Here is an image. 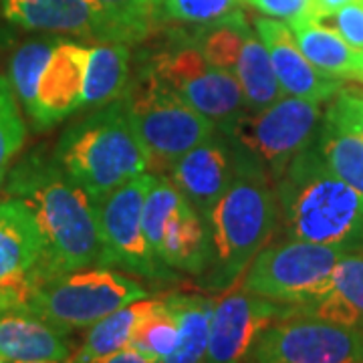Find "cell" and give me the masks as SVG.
<instances>
[{
    "instance_id": "11",
    "label": "cell",
    "mask_w": 363,
    "mask_h": 363,
    "mask_svg": "<svg viewBox=\"0 0 363 363\" xmlns=\"http://www.w3.org/2000/svg\"><path fill=\"white\" fill-rule=\"evenodd\" d=\"M152 182L154 174L145 172L123 184L95 204V214L104 242L105 267H117L143 279L162 281L172 277V272L154 255L142 224L143 200Z\"/></svg>"
},
{
    "instance_id": "6",
    "label": "cell",
    "mask_w": 363,
    "mask_h": 363,
    "mask_svg": "<svg viewBox=\"0 0 363 363\" xmlns=\"http://www.w3.org/2000/svg\"><path fill=\"white\" fill-rule=\"evenodd\" d=\"M135 130L150 154V169H168L172 162L210 140L218 125L180 101L143 69L133 85H128Z\"/></svg>"
},
{
    "instance_id": "9",
    "label": "cell",
    "mask_w": 363,
    "mask_h": 363,
    "mask_svg": "<svg viewBox=\"0 0 363 363\" xmlns=\"http://www.w3.org/2000/svg\"><path fill=\"white\" fill-rule=\"evenodd\" d=\"M145 69L162 87L220 128L242 111L245 93L238 81L212 65L198 47L160 52Z\"/></svg>"
},
{
    "instance_id": "12",
    "label": "cell",
    "mask_w": 363,
    "mask_h": 363,
    "mask_svg": "<svg viewBox=\"0 0 363 363\" xmlns=\"http://www.w3.org/2000/svg\"><path fill=\"white\" fill-rule=\"evenodd\" d=\"M212 65L230 73L245 93V105L252 111L269 107L285 93L272 71L267 47L252 33L245 16L234 13L212 26L198 47Z\"/></svg>"
},
{
    "instance_id": "27",
    "label": "cell",
    "mask_w": 363,
    "mask_h": 363,
    "mask_svg": "<svg viewBox=\"0 0 363 363\" xmlns=\"http://www.w3.org/2000/svg\"><path fill=\"white\" fill-rule=\"evenodd\" d=\"M59 39H37L28 40L23 47H18L11 59V73L9 81L13 85L14 95L21 107L25 109L26 117L30 116L35 107L37 87L43 75V69L51 59L52 49L57 47Z\"/></svg>"
},
{
    "instance_id": "31",
    "label": "cell",
    "mask_w": 363,
    "mask_h": 363,
    "mask_svg": "<svg viewBox=\"0 0 363 363\" xmlns=\"http://www.w3.org/2000/svg\"><path fill=\"white\" fill-rule=\"evenodd\" d=\"M240 0H160L164 16L192 25H216L233 16Z\"/></svg>"
},
{
    "instance_id": "38",
    "label": "cell",
    "mask_w": 363,
    "mask_h": 363,
    "mask_svg": "<svg viewBox=\"0 0 363 363\" xmlns=\"http://www.w3.org/2000/svg\"><path fill=\"white\" fill-rule=\"evenodd\" d=\"M18 363H71V362H18Z\"/></svg>"
},
{
    "instance_id": "28",
    "label": "cell",
    "mask_w": 363,
    "mask_h": 363,
    "mask_svg": "<svg viewBox=\"0 0 363 363\" xmlns=\"http://www.w3.org/2000/svg\"><path fill=\"white\" fill-rule=\"evenodd\" d=\"M180 339V329L176 317L169 313L164 298H154L152 309L143 315V319L135 329L131 347L142 351L143 355L164 363L174 353Z\"/></svg>"
},
{
    "instance_id": "2",
    "label": "cell",
    "mask_w": 363,
    "mask_h": 363,
    "mask_svg": "<svg viewBox=\"0 0 363 363\" xmlns=\"http://www.w3.org/2000/svg\"><path fill=\"white\" fill-rule=\"evenodd\" d=\"M234 145L236 172L228 192L208 214L210 267L204 283L214 291L233 289L271 240L279 218L271 176L255 157Z\"/></svg>"
},
{
    "instance_id": "34",
    "label": "cell",
    "mask_w": 363,
    "mask_h": 363,
    "mask_svg": "<svg viewBox=\"0 0 363 363\" xmlns=\"http://www.w3.org/2000/svg\"><path fill=\"white\" fill-rule=\"evenodd\" d=\"M317 21H331V28L337 30L351 47L363 51V0L347 4L339 9L337 13L317 18Z\"/></svg>"
},
{
    "instance_id": "21",
    "label": "cell",
    "mask_w": 363,
    "mask_h": 363,
    "mask_svg": "<svg viewBox=\"0 0 363 363\" xmlns=\"http://www.w3.org/2000/svg\"><path fill=\"white\" fill-rule=\"evenodd\" d=\"M154 255L168 269L202 274L210 267V234L204 218L186 198L168 214Z\"/></svg>"
},
{
    "instance_id": "4",
    "label": "cell",
    "mask_w": 363,
    "mask_h": 363,
    "mask_svg": "<svg viewBox=\"0 0 363 363\" xmlns=\"http://www.w3.org/2000/svg\"><path fill=\"white\" fill-rule=\"evenodd\" d=\"M52 156L93 206L150 169V154L135 130L125 95L69 125Z\"/></svg>"
},
{
    "instance_id": "39",
    "label": "cell",
    "mask_w": 363,
    "mask_h": 363,
    "mask_svg": "<svg viewBox=\"0 0 363 363\" xmlns=\"http://www.w3.org/2000/svg\"><path fill=\"white\" fill-rule=\"evenodd\" d=\"M0 363H6V362H4V359H2V357H0Z\"/></svg>"
},
{
    "instance_id": "40",
    "label": "cell",
    "mask_w": 363,
    "mask_h": 363,
    "mask_svg": "<svg viewBox=\"0 0 363 363\" xmlns=\"http://www.w3.org/2000/svg\"><path fill=\"white\" fill-rule=\"evenodd\" d=\"M362 331H363V327H362Z\"/></svg>"
},
{
    "instance_id": "8",
    "label": "cell",
    "mask_w": 363,
    "mask_h": 363,
    "mask_svg": "<svg viewBox=\"0 0 363 363\" xmlns=\"http://www.w3.org/2000/svg\"><path fill=\"white\" fill-rule=\"evenodd\" d=\"M321 121V104L285 95L250 116L240 113L222 130L277 182L313 142Z\"/></svg>"
},
{
    "instance_id": "1",
    "label": "cell",
    "mask_w": 363,
    "mask_h": 363,
    "mask_svg": "<svg viewBox=\"0 0 363 363\" xmlns=\"http://www.w3.org/2000/svg\"><path fill=\"white\" fill-rule=\"evenodd\" d=\"M2 186L4 196L23 200L39 222L45 250L33 285L57 274L105 267L95 206L52 154L37 150L23 157Z\"/></svg>"
},
{
    "instance_id": "23",
    "label": "cell",
    "mask_w": 363,
    "mask_h": 363,
    "mask_svg": "<svg viewBox=\"0 0 363 363\" xmlns=\"http://www.w3.org/2000/svg\"><path fill=\"white\" fill-rule=\"evenodd\" d=\"M130 77V51L121 43L89 47L87 75L81 109H95L125 95Z\"/></svg>"
},
{
    "instance_id": "19",
    "label": "cell",
    "mask_w": 363,
    "mask_h": 363,
    "mask_svg": "<svg viewBox=\"0 0 363 363\" xmlns=\"http://www.w3.org/2000/svg\"><path fill=\"white\" fill-rule=\"evenodd\" d=\"M286 315H305L331 323L363 327V250H351L335 264L325 289L298 307H285Z\"/></svg>"
},
{
    "instance_id": "7",
    "label": "cell",
    "mask_w": 363,
    "mask_h": 363,
    "mask_svg": "<svg viewBox=\"0 0 363 363\" xmlns=\"http://www.w3.org/2000/svg\"><path fill=\"white\" fill-rule=\"evenodd\" d=\"M347 252L351 250L289 238L260 250L242 274L240 289L283 307H298L323 291Z\"/></svg>"
},
{
    "instance_id": "37",
    "label": "cell",
    "mask_w": 363,
    "mask_h": 363,
    "mask_svg": "<svg viewBox=\"0 0 363 363\" xmlns=\"http://www.w3.org/2000/svg\"><path fill=\"white\" fill-rule=\"evenodd\" d=\"M353 2H359V0H315V13H317V18H323Z\"/></svg>"
},
{
    "instance_id": "20",
    "label": "cell",
    "mask_w": 363,
    "mask_h": 363,
    "mask_svg": "<svg viewBox=\"0 0 363 363\" xmlns=\"http://www.w3.org/2000/svg\"><path fill=\"white\" fill-rule=\"evenodd\" d=\"M69 333L26 311L0 315V357L6 363L69 362L73 357Z\"/></svg>"
},
{
    "instance_id": "16",
    "label": "cell",
    "mask_w": 363,
    "mask_h": 363,
    "mask_svg": "<svg viewBox=\"0 0 363 363\" xmlns=\"http://www.w3.org/2000/svg\"><path fill=\"white\" fill-rule=\"evenodd\" d=\"M89 47L59 40L39 79L35 107L28 119L37 130H49L81 111Z\"/></svg>"
},
{
    "instance_id": "41",
    "label": "cell",
    "mask_w": 363,
    "mask_h": 363,
    "mask_svg": "<svg viewBox=\"0 0 363 363\" xmlns=\"http://www.w3.org/2000/svg\"><path fill=\"white\" fill-rule=\"evenodd\" d=\"M362 83H363V81H362Z\"/></svg>"
},
{
    "instance_id": "36",
    "label": "cell",
    "mask_w": 363,
    "mask_h": 363,
    "mask_svg": "<svg viewBox=\"0 0 363 363\" xmlns=\"http://www.w3.org/2000/svg\"><path fill=\"white\" fill-rule=\"evenodd\" d=\"M23 305V295L14 289H0V315L6 311H18Z\"/></svg>"
},
{
    "instance_id": "35",
    "label": "cell",
    "mask_w": 363,
    "mask_h": 363,
    "mask_svg": "<svg viewBox=\"0 0 363 363\" xmlns=\"http://www.w3.org/2000/svg\"><path fill=\"white\" fill-rule=\"evenodd\" d=\"M97 363H157L156 359L143 355L142 351H138L135 347H125V350L117 351L113 355L105 357L101 362Z\"/></svg>"
},
{
    "instance_id": "26",
    "label": "cell",
    "mask_w": 363,
    "mask_h": 363,
    "mask_svg": "<svg viewBox=\"0 0 363 363\" xmlns=\"http://www.w3.org/2000/svg\"><path fill=\"white\" fill-rule=\"evenodd\" d=\"M313 145L325 166L337 178L363 194V138L323 117L313 138Z\"/></svg>"
},
{
    "instance_id": "18",
    "label": "cell",
    "mask_w": 363,
    "mask_h": 363,
    "mask_svg": "<svg viewBox=\"0 0 363 363\" xmlns=\"http://www.w3.org/2000/svg\"><path fill=\"white\" fill-rule=\"evenodd\" d=\"M43 234L23 200L0 198V289H14L25 303L43 260ZM23 307V305H21Z\"/></svg>"
},
{
    "instance_id": "5",
    "label": "cell",
    "mask_w": 363,
    "mask_h": 363,
    "mask_svg": "<svg viewBox=\"0 0 363 363\" xmlns=\"http://www.w3.org/2000/svg\"><path fill=\"white\" fill-rule=\"evenodd\" d=\"M147 297V289L125 272L91 267L39 281L18 311L37 315L67 333L89 329L117 309Z\"/></svg>"
},
{
    "instance_id": "14",
    "label": "cell",
    "mask_w": 363,
    "mask_h": 363,
    "mask_svg": "<svg viewBox=\"0 0 363 363\" xmlns=\"http://www.w3.org/2000/svg\"><path fill=\"white\" fill-rule=\"evenodd\" d=\"M169 182L206 220L208 214L230 188L236 172L233 140L214 133L168 166Z\"/></svg>"
},
{
    "instance_id": "29",
    "label": "cell",
    "mask_w": 363,
    "mask_h": 363,
    "mask_svg": "<svg viewBox=\"0 0 363 363\" xmlns=\"http://www.w3.org/2000/svg\"><path fill=\"white\" fill-rule=\"evenodd\" d=\"M116 26L119 43L130 45L147 37L160 16V0H93Z\"/></svg>"
},
{
    "instance_id": "3",
    "label": "cell",
    "mask_w": 363,
    "mask_h": 363,
    "mask_svg": "<svg viewBox=\"0 0 363 363\" xmlns=\"http://www.w3.org/2000/svg\"><path fill=\"white\" fill-rule=\"evenodd\" d=\"M274 192L289 238L363 250V194L325 166L313 142L289 164Z\"/></svg>"
},
{
    "instance_id": "25",
    "label": "cell",
    "mask_w": 363,
    "mask_h": 363,
    "mask_svg": "<svg viewBox=\"0 0 363 363\" xmlns=\"http://www.w3.org/2000/svg\"><path fill=\"white\" fill-rule=\"evenodd\" d=\"M169 313L176 317L180 339L174 353L164 363H204L208 350L210 319L216 298L204 295L172 293L164 298Z\"/></svg>"
},
{
    "instance_id": "10",
    "label": "cell",
    "mask_w": 363,
    "mask_h": 363,
    "mask_svg": "<svg viewBox=\"0 0 363 363\" xmlns=\"http://www.w3.org/2000/svg\"><path fill=\"white\" fill-rule=\"evenodd\" d=\"M247 363H363V331L286 315L260 335Z\"/></svg>"
},
{
    "instance_id": "30",
    "label": "cell",
    "mask_w": 363,
    "mask_h": 363,
    "mask_svg": "<svg viewBox=\"0 0 363 363\" xmlns=\"http://www.w3.org/2000/svg\"><path fill=\"white\" fill-rule=\"evenodd\" d=\"M25 140L26 125L21 104L9 77L0 75V186L6 180L13 160L23 150Z\"/></svg>"
},
{
    "instance_id": "33",
    "label": "cell",
    "mask_w": 363,
    "mask_h": 363,
    "mask_svg": "<svg viewBox=\"0 0 363 363\" xmlns=\"http://www.w3.org/2000/svg\"><path fill=\"white\" fill-rule=\"evenodd\" d=\"M325 117L363 138V91L343 89L337 93Z\"/></svg>"
},
{
    "instance_id": "32",
    "label": "cell",
    "mask_w": 363,
    "mask_h": 363,
    "mask_svg": "<svg viewBox=\"0 0 363 363\" xmlns=\"http://www.w3.org/2000/svg\"><path fill=\"white\" fill-rule=\"evenodd\" d=\"M240 2L257 9L264 16L283 21L286 25H293L298 21H311V18L317 21L315 0H240Z\"/></svg>"
},
{
    "instance_id": "22",
    "label": "cell",
    "mask_w": 363,
    "mask_h": 363,
    "mask_svg": "<svg viewBox=\"0 0 363 363\" xmlns=\"http://www.w3.org/2000/svg\"><path fill=\"white\" fill-rule=\"evenodd\" d=\"M289 26L301 52L323 75L363 81V51L351 47L337 30L313 18L298 21Z\"/></svg>"
},
{
    "instance_id": "17",
    "label": "cell",
    "mask_w": 363,
    "mask_h": 363,
    "mask_svg": "<svg viewBox=\"0 0 363 363\" xmlns=\"http://www.w3.org/2000/svg\"><path fill=\"white\" fill-rule=\"evenodd\" d=\"M255 30L267 47L272 71L285 95L323 104L345 89L343 79L323 75L319 69L311 65V61L297 47L293 30L286 23L271 16L257 18Z\"/></svg>"
},
{
    "instance_id": "24",
    "label": "cell",
    "mask_w": 363,
    "mask_h": 363,
    "mask_svg": "<svg viewBox=\"0 0 363 363\" xmlns=\"http://www.w3.org/2000/svg\"><path fill=\"white\" fill-rule=\"evenodd\" d=\"M152 305H154V298H140L107 315L95 325H91L83 343L75 350L69 362L97 363L117 351L131 347L135 329L143 319V315L152 309Z\"/></svg>"
},
{
    "instance_id": "13",
    "label": "cell",
    "mask_w": 363,
    "mask_h": 363,
    "mask_svg": "<svg viewBox=\"0 0 363 363\" xmlns=\"http://www.w3.org/2000/svg\"><path fill=\"white\" fill-rule=\"evenodd\" d=\"M283 305L250 295L245 289L216 298L204 363H247L255 343L283 317Z\"/></svg>"
},
{
    "instance_id": "15",
    "label": "cell",
    "mask_w": 363,
    "mask_h": 363,
    "mask_svg": "<svg viewBox=\"0 0 363 363\" xmlns=\"http://www.w3.org/2000/svg\"><path fill=\"white\" fill-rule=\"evenodd\" d=\"M9 23L51 35L119 43L116 26L93 0H0Z\"/></svg>"
}]
</instances>
